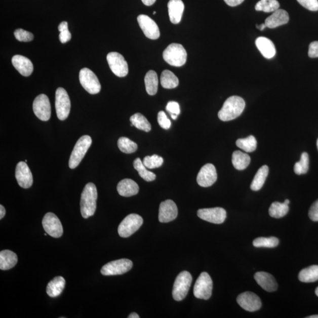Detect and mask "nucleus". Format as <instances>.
<instances>
[{"label": "nucleus", "mask_w": 318, "mask_h": 318, "mask_svg": "<svg viewBox=\"0 0 318 318\" xmlns=\"http://www.w3.org/2000/svg\"><path fill=\"white\" fill-rule=\"evenodd\" d=\"M245 107V102L242 97L231 96L224 103L222 108L219 111L218 117L223 122L234 120L241 115Z\"/></svg>", "instance_id": "f257e3e1"}, {"label": "nucleus", "mask_w": 318, "mask_h": 318, "mask_svg": "<svg viewBox=\"0 0 318 318\" xmlns=\"http://www.w3.org/2000/svg\"><path fill=\"white\" fill-rule=\"evenodd\" d=\"M97 190L93 183L87 184L81 196V210L83 218L88 219L95 214L97 207Z\"/></svg>", "instance_id": "f03ea898"}, {"label": "nucleus", "mask_w": 318, "mask_h": 318, "mask_svg": "<svg viewBox=\"0 0 318 318\" xmlns=\"http://www.w3.org/2000/svg\"><path fill=\"white\" fill-rule=\"evenodd\" d=\"M187 54L184 47L177 43L170 45L163 53V57L171 66L181 67L187 61Z\"/></svg>", "instance_id": "7ed1b4c3"}, {"label": "nucleus", "mask_w": 318, "mask_h": 318, "mask_svg": "<svg viewBox=\"0 0 318 318\" xmlns=\"http://www.w3.org/2000/svg\"><path fill=\"white\" fill-rule=\"evenodd\" d=\"M192 277L187 271H183L177 276L173 285L172 295L176 301H181L185 299L190 290Z\"/></svg>", "instance_id": "20e7f679"}, {"label": "nucleus", "mask_w": 318, "mask_h": 318, "mask_svg": "<svg viewBox=\"0 0 318 318\" xmlns=\"http://www.w3.org/2000/svg\"><path fill=\"white\" fill-rule=\"evenodd\" d=\"M92 139L88 135L83 136L80 138L74 147L70 157L69 167L73 169L77 168L81 164L83 157L91 146Z\"/></svg>", "instance_id": "39448f33"}, {"label": "nucleus", "mask_w": 318, "mask_h": 318, "mask_svg": "<svg viewBox=\"0 0 318 318\" xmlns=\"http://www.w3.org/2000/svg\"><path fill=\"white\" fill-rule=\"evenodd\" d=\"M142 217L137 214H131L126 217L118 227L119 235L122 237H128L138 230L143 225Z\"/></svg>", "instance_id": "423d86ee"}, {"label": "nucleus", "mask_w": 318, "mask_h": 318, "mask_svg": "<svg viewBox=\"0 0 318 318\" xmlns=\"http://www.w3.org/2000/svg\"><path fill=\"white\" fill-rule=\"evenodd\" d=\"M213 289V282L209 274L202 272L195 283L193 294L195 297L208 300L211 297Z\"/></svg>", "instance_id": "0eeeda50"}, {"label": "nucleus", "mask_w": 318, "mask_h": 318, "mask_svg": "<svg viewBox=\"0 0 318 318\" xmlns=\"http://www.w3.org/2000/svg\"><path fill=\"white\" fill-rule=\"evenodd\" d=\"M79 80L83 88L91 95H96L101 90V85L96 75L88 68H83L80 71Z\"/></svg>", "instance_id": "6e6552de"}, {"label": "nucleus", "mask_w": 318, "mask_h": 318, "mask_svg": "<svg viewBox=\"0 0 318 318\" xmlns=\"http://www.w3.org/2000/svg\"><path fill=\"white\" fill-rule=\"evenodd\" d=\"M56 113L60 121H64L70 114L71 102L66 90L62 88H58L56 92Z\"/></svg>", "instance_id": "1a4fd4ad"}, {"label": "nucleus", "mask_w": 318, "mask_h": 318, "mask_svg": "<svg viewBox=\"0 0 318 318\" xmlns=\"http://www.w3.org/2000/svg\"><path fill=\"white\" fill-rule=\"evenodd\" d=\"M132 267L131 260L121 259L107 263L102 267L101 273L104 276L118 275L129 272Z\"/></svg>", "instance_id": "9d476101"}, {"label": "nucleus", "mask_w": 318, "mask_h": 318, "mask_svg": "<svg viewBox=\"0 0 318 318\" xmlns=\"http://www.w3.org/2000/svg\"><path fill=\"white\" fill-rule=\"evenodd\" d=\"M107 61L111 70L119 77L126 76L129 73L127 61L124 56L117 52H111L107 54Z\"/></svg>", "instance_id": "9b49d317"}, {"label": "nucleus", "mask_w": 318, "mask_h": 318, "mask_svg": "<svg viewBox=\"0 0 318 318\" xmlns=\"http://www.w3.org/2000/svg\"><path fill=\"white\" fill-rule=\"evenodd\" d=\"M42 225L45 232L54 238H59L63 235L62 224L58 217L53 213H48L42 220Z\"/></svg>", "instance_id": "f8f14e48"}, {"label": "nucleus", "mask_w": 318, "mask_h": 318, "mask_svg": "<svg viewBox=\"0 0 318 318\" xmlns=\"http://www.w3.org/2000/svg\"><path fill=\"white\" fill-rule=\"evenodd\" d=\"M32 108L39 120L47 122L51 117V105L48 97L44 94L38 95L34 100Z\"/></svg>", "instance_id": "ddd939ff"}, {"label": "nucleus", "mask_w": 318, "mask_h": 318, "mask_svg": "<svg viewBox=\"0 0 318 318\" xmlns=\"http://www.w3.org/2000/svg\"><path fill=\"white\" fill-rule=\"evenodd\" d=\"M237 302L241 308L249 312L256 311L261 309L262 306L261 299L251 292H245L238 295Z\"/></svg>", "instance_id": "4468645a"}, {"label": "nucleus", "mask_w": 318, "mask_h": 318, "mask_svg": "<svg viewBox=\"0 0 318 318\" xmlns=\"http://www.w3.org/2000/svg\"><path fill=\"white\" fill-rule=\"evenodd\" d=\"M197 216L201 219L215 224H221L226 218V212L222 208L201 209L197 211Z\"/></svg>", "instance_id": "2eb2a0df"}, {"label": "nucleus", "mask_w": 318, "mask_h": 318, "mask_svg": "<svg viewBox=\"0 0 318 318\" xmlns=\"http://www.w3.org/2000/svg\"><path fill=\"white\" fill-rule=\"evenodd\" d=\"M137 21L143 33L147 38L157 39L160 37V30L157 24L150 17L141 14L137 17Z\"/></svg>", "instance_id": "dca6fc26"}, {"label": "nucleus", "mask_w": 318, "mask_h": 318, "mask_svg": "<svg viewBox=\"0 0 318 318\" xmlns=\"http://www.w3.org/2000/svg\"><path fill=\"white\" fill-rule=\"evenodd\" d=\"M216 170L215 166L211 164L205 165L201 168L197 176L198 185L203 187H208L212 186L216 180Z\"/></svg>", "instance_id": "f3484780"}, {"label": "nucleus", "mask_w": 318, "mask_h": 318, "mask_svg": "<svg viewBox=\"0 0 318 318\" xmlns=\"http://www.w3.org/2000/svg\"><path fill=\"white\" fill-rule=\"evenodd\" d=\"M178 209L174 202L166 200L162 202L159 207L158 220L161 223L174 220L178 216Z\"/></svg>", "instance_id": "a211bd4d"}, {"label": "nucleus", "mask_w": 318, "mask_h": 318, "mask_svg": "<svg viewBox=\"0 0 318 318\" xmlns=\"http://www.w3.org/2000/svg\"><path fill=\"white\" fill-rule=\"evenodd\" d=\"M16 178L19 186L24 189H28L32 186L33 178L30 169L26 162H20L17 164Z\"/></svg>", "instance_id": "6ab92c4d"}, {"label": "nucleus", "mask_w": 318, "mask_h": 318, "mask_svg": "<svg viewBox=\"0 0 318 318\" xmlns=\"http://www.w3.org/2000/svg\"><path fill=\"white\" fill-rule=\"evenodd\" d=\"M12 61L13 66L23 76H30L33 71V64L26 57L16 55L13 57Z\"/></svg>", "instance_id": "aec40b11"}, {"label": "nucleus", "mask_w": 318, "mask_h": 318, "mask_svg": "<svg viewBox=\"0 0 318 318\" xmlns=\"http://www.w3.org/2000/svg\"><path fill=\"white\" fill-rule=\"evenodd\" d=\"M254 278L256 283L265 291L272 292L277 290V284L272 274L265 272H259L255 274Z\"/></svg>", "instance_id": "412c9836"}, {"label": "nucleus", "mask_w": 318, "mask_h": 318, "mask_svg": "<svg viewBox=\"0 0 318 318\" xmlns=\"http://www.w3.org/2000/svg\"><path fill=\"white\" fill-rule=\"evenodd\" d=\"M289 20L290 17L287 11L279 9L267 18L265 24L267 27L274 28L287 24Z\"/></svg>", "instance_id": "4be33fe9"}, {"label": "nucleus", "mask_w": 318, "mask_h": 318, "mask_svg": "<svg viewBox=\"0 0 318 318\" xmlns=\"http://www.w3.org/2000/svg\"><path fill=\"white\" fill-rule=\"evenodd\" d=\"M168 7L170 20L173 24H179L185 9L183 2L182 0H170Z\"/></svg>", "instance_id": "5701e85b"}, {"label": "nucleus", "mask_w": 318, "mask_h": 318, "mask_svg": "<svg viewBox=\"0 0 318 318\" xmlns=\"http://www.w3.org/2000/svg\"><path fill=\"white\" fill-rule=\"evenodd\" d=\"M255 44L262 55L267 59H272L276 54L275 47L272 41L264 37L256 39Z\"/></svg>", "instance_id": "b1692460"}, {"label": "nucleus", "mask_w": 318, "mask_h": 318, "mask_svg": "<svg viewBox=\"0 0 318 318\" xmlns=\"http://www.w3.org/2000/svg\"><path fill=\"white\" fill-rule=\"evenodd\" d=\"M117 190L121 196L131 197L138 193L139 187L134 180L125 179L118 183Z\"/></svg>", "instance_id": "393cba45"}, {"label": "nucleus", "mask_w": 318, "mask_h": 318, "mask_svg": "<svg viewBox=\"0 0 318 318\" xmlns=\"http://www.w3.org/2000/svg\"><path fill=\"white\" fill-rule=\"evenodd\" d=\"M66 281L62 276H57L50 282L46 288L47 294L52 298H56L61 295L64 290Z\"/></svg>", "instance_id": "a878e982"}, {"label": "nucleus", "mask_w": 318, "mask_h": 318, "mask_svg": "<svg viewBox=\"0 0 318 318\" xmlns=\"http://www.w3.org/2000/svg\"><path fill=\"white\" fill-rule=\"evenodd\" d=\"M18 262L16 254L10 250L2 251L0 252V269L9 270L15 266Z\"/></svg>", "instance_id": "bb28decb"}, {"label": "nucleus", "mask_w": 318, "mask_h": 318, "mask_svg": "<svg viewBox=\"0 0 318 318\" xmlns=\"http://www.w3.org/2000/svg\"><path fill=\"white\" fill-rule=\"evenodd\" d=\"M268 166L264 165L258 170L251 185V189L254 191L261 189L265 182L267 176H268Z\"/></svg>", "instance_id": "cd10ccee"}, {"label": "nucleus", "mask_w": 318, "mask_h": 318, "mask_svg": "<svg viewBox=\"0 0 318 318\" xmlns=\"http://www.w3.org/2000/svg\"><path fill=\"white\" fill-rule=\"evenodd\" d=\"M232 162L234 168L238 171H243L250 164L251 157L248 154L237 150L232 154Z\"/></svg>", "instance_id": "c85d7f7f"}, {"label": "nucleus", "mask_w": 318, "mask_h": 318, "mask_svg": "<svg viewBox=\"0 0 318 318\" xmlns=\"http://www.w3.org/2000/svg\"><path fill=\"white\" fill-rule=\"evenodd\" d=\"M146 90L148 95L153 96L156 95L158 90V77L156 71L150 70L147 72L144 77Z\"/></svg>", "instance_id": "c756f323"}, {"label": "nucleus", "mask_w": 318, "mask_h": 318, "mask_svg": "<svg viewBox=\"0 0 318 318\" xmlns=\"http://www.w3.org/2000/svg\"><path fill=\"white\" fill-rule=\"evenodd\" d=\"M302 283H311L318 281V266L312 265L302 269L298 275Z\"/></svg>", "instance_id": "7c9ffc66"}, {"label": "nucleus", "mask_w": 318, "mask_h": 318, "mask_svg": "<svg viewBox=\"0 0 318 318\" xmlns=\"http://www.w3.org/2000/svg\"><path fill=\"white\" fill-rule=\"evenodd\" d=\"M161 83L165 89H175L179 85V79L173 72L166 70L162 73Z\"/></svg>", "instance_id": "2f4dec72"}, {"label": "nucleus", "mask_w": 318, "mask_h": 318, "mask_svg": "<svg viewBox=\"0 0 318 318\" xmlns=\"http://www.w3.org/2000/svg\"><path fill=\"white\" fill-rule=\"evenodd\" d=\"M134 168L139 173V176L146 182H152L156 179V175L147 171L146 166L140 158H137L133 162Z\"/></svg>", "instance_id": "473e14b6"}, {"label": "nucleus", "mask_w": 318, "mask_h": 318, "mask_svg": "<svg viewBox=\"0 0 318 318\" xmlns=\"http://www.w3.org/2000/svg\"><path fill=\"white\" fill-rule=\"evenodd\" d=\"M132 123L131 126L135 127L141 131L149 132L151 131V125L147 119L141 113H137L133 114L130 118Z\"/></svg>", "instance_id": "72a5a7b5"}, {"label": "nucleus", "mask_w": 318, "mask_h": 318, "mask_svg": "<svg viewBox=\"0 0 318 318\" xmlns=\"http://www.w3.org/2000/svg\"><path fill=\"white\" fill-rule=\"evenodd\" d=\"M280 5L277 0H261L256 4L255 10L258 12L273 13L280 9Z\"/></svg>", "instance_id": "f704fd0d"}, {"label": "nucleus", "mask_w": 318, "mask_h": 318, "mask_svg": "<svg viewBox=\"0 0 318 318\" xmlns=\"http://www.w3.org/2000/svg\"><path fill=\"white\" fill-rule=\"evenodd\" d=\"M236 146L246 152H253L257 147V141L254 136H249L247 138L236 140Z\"/></svg>", "instance_id": "c9c22d12"}, {"label": "nucleus", "mask_w": 318, "mask_h": 318, "mask_svg": "<svg viewBox=\"0 0 318 318\" xmlns=\"http://www.w3.org/2000/svg\"><path fill=\"white\" fill-rule=\"evenodd\" d=\"M289 211V207L288 205L284 203H280V202H273L269 209V215L274 218H283L287 214Z\"/></svg>", "instance_id": "e433bc0d"}, {"label": "nucleus", "mask_w": 318, "mask_h": 318, "mask_svg": "<svg viewBox=\"0 0 318 318\" xmlns=\"http://www.w3.org/2000/svg\"><path fill=\"white\" fill-rule=\"evenodd\" d=\"M117 145L119 149H120L122 152L126 154H131L135 152L137 149V144L133 142L131 139L128 138V137H121L118 140Z\"/></svg>", "instance_id": "4c0bfd02"}, {"label": "nucleus", "mask_w": 318, "mask_h": 318, "mask_svg": "<svg viewBox=\"0 0 318 318\" xmlns=\"http://www.w3.org/2000/svg\"><path fill=\"white\" fill-rule=\"evenodd\" d=\"M279 240L275 237H258L253 242V245L256 248H273L279 245Z\"/></svg>", "instance_id": "58836bf2"}, {"label": "nucleus", "mask_w": 318, "mask_h": 318, "mask_svg": "<svg viewBox=\"0 0 318 318\" xmlns=\"http://www.w3.org/2000/svg\"><path fill=\"white\" fill-rule=\"evenodd\" d=\"M309 158L308 154L303 152L301 157V160L296 163L294 166V172L296 175H301L306 174L308 171Z\"/></svg>", "instance_id": "ea45409f"}, {"label": "nucleus", "mask_w": 318, "mask_h": 318, "mask_svg": "<svg viewBox=\"0 0 318 318\" xmlns=\"http://www.w3.org/2000/svg\"><path fill=\"white\" fill-rule=\"evenodd\" d=\"M143 163L146 168L156 169L161 167L164 164V158L158 155L154 154L151 156H148L144 157Z\"/></svg>", "instance_id": "a19ab883"}, {"label": "nucleus", "mask_w": 318, "mask_h": 318, "mask_svg": "<svg viewBox=\"0 0 318 318\" xmlns=\"http://www.w3.org/2000/svg\"><path fill=\"white\" fill-rule=\"evenodd\" d=\"M17 41L22 42H31L34 38V35L30 32L23 30V29L19 28L14 32Z\"/></svg>", "instance_id": "79ce46f5"}, {"label": "nucleus", "mask_w": 318, "mask_h": 318, "mask_svg": "<svg viewBox=\"0 0 318 318\" xmlns=\"http://www.w3.org/2000/svg\"><path fill=\"white\" fill-rule=\"evenodd\" d=\"M166 109L169 112L170 114H171L173 120H176V119L178 118V115L180 113L179 103L173 102V101H171V102H169L168 103Z\"/></svg>", "instance_id": "37998d69"}, {"label": "nucleus", "mask_w": 318, "mask_h": 318, "mask_svg": "<svg viewBox=\"0 0 318 318\" xmlns=\"http://www.w3.org/2000/svg\"><path fill=\"white\" fill-rule=\"evenodd\" d=\"M157 121L161 127L165 130H168L171 128V122L168 118L167 115L164 111L158 112L157 115Z\"/></svg>", "instance_id": "c03bdc74"}, {"label": "nucleus", "mask_w": 318, "mask_h": 318, "mask_svg": "<svg viewBox=\"0 0 318 318\" xmlns=\"http://www.w3.org/2000/svg\"><path fill=\"white\" fill-rule=\"evenodd\" d=\"M298 2L312 12H316L318 10V0H297Z\"/></svg>", "instance_id": "a18cd8bd"}, {"label": "nucleus", "mask_w": 318, "mask_h": 318, "mask_svg": "<svg viewBox=\"0 0 318 318\" xmlns=\"http://www.w3.org/2000/svg\"><path fill=\"white\" fill-rule=\"evenodd\" d=\"M309 217L314 222H318V200L314 202L309 211Z\"/></svg>", "instance_id": "49530a36"}, {"label": "nucleus", "mask_w": 318, "mask_h": 318, "mask_svg": "<svg viewBox=\"0 0 318 318\" xmlns=\"http://www.w3.org/2000/svg\"><path fill=\"white\" fill-rule=\"evenodd\" d=\"M308 56L310 58L318 57V42L310 43L309 48Z\"/></svg>", "instance_id": "de8ad7c7"}, {"label": "nucleus", "mask_w": 318, "mask_h": 318, "mask_svg": "<svg viewBox=\"0 0 318 318\" xmlns=\"http://www.w3.org/2000/svg\"><path fill=\"white\" fill-rule=\"evenodd\" d=\"M71 38V34L68 30L60 32L59 35L60 41L63 44L69 42Z\"/></svg>", "instance_id": "09e8293b"}, {"label": "nucleus", "mask_w": 318, "mask_h": 318, "mask_svg": "<svg viewBox=\"0 0 318 318\" xmlns=\"http://www.w3.org/2000/svg\"><path fill=\"white\" fill-rule=\"evenodd\" d=\"M224 2L230 7H235L240 5L244 0H224Z\"/></svg>", "instance_id": "8fccbe9b"}, {"label": "nucleus", "mask_w": 318, "mask_h": 318, "mask_svg": "<svg viewBox=\"0 0 318 318\" xmlns=\"http://www.w3.org/2000/svg\"><path fill=\"white\" fill-rule=\"evenodd\" d=\"M58 28H59V30L60 32L68 30L67 22H66V21H63V22H61L59 24V27H58Z\"/></svg>", "instance_id": "3c124183"}, {"label": "nucleus", "mask_w": 318, "mask_h": 318, "mask_svg": "<svg viewBox=\"0 0 318 318\" xmlns=\"http://www.w3.org/2000/svg\"><path fill=\"white\" fill-rule=\"evenodd\" d=\"M144 5L147 6H151L154 5L156 0H142Z\"/></svg>", "instance_id": "603ef678"}, {"label": "nucleus", "mask_w": 318, "mask_h": 318, "mask_svg": "<svg viewBox=\"0 0 318 318\" xmlns=\"http://www.w3.org/2000/svg\"><path fill=\"white\" fill-rule=\"evenodd\" d=\"M6 209L3 205H0V219H2L6 215Z\"/></svg>", "instance_id": "864d4df0"}, {"label": "nucleus", "mask_w": 318, "mask_h": 318, "mask_svg": "<svg viewBox=\"0 0 318 318\" xmlns=\"http://www.w3.org/2000/svg\"><path fill=\"white\" fill-rule=\"evenodd\" d=\"M256 27L259 29L260 30L263 31L267 27L266 26V24L264 23L259 25V26H258V25H256Z\"/></svg>", "instance_id": "5fc2aeb1"}, {"label": "nucleus", "mask_w": 318, "mask_h": 318, "mask_svg": "<svg viewBox=\"0 0 318 318\" xmlns=\"http://www.w3.org/2000/svg\"><path fill=\"white\" fill-rule=\"evenodd\" d=\"M128 317L129 318H139L140 316H139L138 314H137L135 312H133V313H132L131 314H130Z\"/></svg>", "instance_id": "6e6d98bb"}, {"label": "nucleus", "mask_w": 318, "mask_h": 318, "mask_svg": "<svg viewBox=\"0 0 318 318\" xmlns=\"http://www.w3.org/2000/svg\"><path fill=\"white\" fill-rule=\"evenodd\" d=\"M307 318H318V315L309 316L307 317Z\"/></svg>", "instance_id": "4d7b16f0"}, {"label": "nucleus", "mask_w": 318, "mask_h": 318, "mask_svg": "<svg viewBox=\"0 0 318 318\" xmlns=\"http://www.w3.org/2000/svg\"><path fill=\"white\" fill-rule=\"evenodd\" d=\"M290 200H285V202H284V204H286V205H288L289 204H290Z\"/></svg>", "instance_id": "13d9d810"}, {"label": "nucleus", "mask_w": 318, "mask_h": 318, "mask_svg": "<svg viewBox=\"0 0 318 318\" xmlns=\"http://www.w3.org/2000/svg\"><path fill=\"white\" fill-rule=\"evenodd\" d=\"M315 294L318 296V287L316 289Z\"/></svg>", "instance_id": "bf43d9fd"}, {"label": "nucleus", "mask_w": 318, "mask_h": 318, "mask_svg": "<svg viewBox=\"0 0 318 318\" xmlns=\"http://www.w3.org/2000/svg\"><path fill=\"white\" fill-rule=\"evenodd\" d=\"M316 145H317V150H318V139L317 140Z\"/></svg>", "instance_id": "052dcab7"}, {"label": "nucleus", "mask_w": 318, "mask_h": 318, "mask_svg": "<svg viewBox=\"0 0 318 318\" xmlns=\"http://www.w3.org/2000/svg\"><path fill=\"white\" fill-rule=\"evenodd\" d=\"M156 12H154L153 14H156Z\"/></svg>", "instance_id": "680f3d73"}]
</instances>
